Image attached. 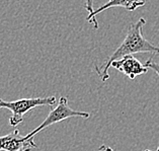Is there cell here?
Listing matches in <instances>:
<instances>
[{
    "label": "cell",
    "mask_w": 159,
    "mask_h": 151,
    "mask_svg": "<svg viewBox=\"0 0 159 151\" xmlns=\"http://www.w3.org/2000/svg\"><path fill=\"white\" fill-rule=\"evenodd\" d=\"M145 24L146 21L143 17L139 18L138 21L132 24L127 30V34L122 44L107 58V60L104 62L102 66L98 67V65H94L95 71L102 82H106L110 78L108 68L111 67V63L115 60L121 59L125 56H133L134 54L138 53L159 54V47L153 45L143 36V26L145 25Z\"/></svg>",
    "instance_id": "cell-1"
},
{
    "label": "cell",
    "mask_w": 159,
    "mask_h": 151,
    "mask_svg": "<svg viewBox=\"0 0 159 151\" xmlns=\"http://www.w3.org/2000/svg\"><path fill=\"white\" fill-rule=\"evenodd\" d=\"M57 99L55 96H46V98H20L13 102H6L0 98V109L9 110L12 115L9 118V124L12 127H16L24 121V116L30 111L37 107L49 106L53 107Z\"/></svg>",
    "instance_id": "cell-2"
},
{
    "label": "cell",
    "mask_w": 159,
    "mask_h": 151,
    "mask_svg": "<svg viewBox=\"0 0 159 151\" xmlns=\"http://www.w3.org/2000/svg\"><path fill=\"white\" fill-rule=\"evenodd\" d=\"M89 116L90 115H89V113H87V112H78V111L71 109L68 104V98H66V96H61L57 107L50 112V114L48 115V117L45 119V121L39 127H37L34 131H32V132L29 133L28 135H25V137L26 139H34V135L38 134L39 132H41L42 130H44L46 128L52 126L56 123L64 121L66 119L74 118V117L88 119Z\"/></svg>",
    "instance_id": "cell-3"
},
{
    "label": "cell",
    "mask_w": 159,
    "mask_h": 151,
    "mask_svg": "<svg viewBox=\"0 0 159 151\" xmlns=\"http://www.w3.org/2000/svg\"><path fill=\"white\" fill-rule=\"evenodd\" d=\"M111 66L117 69L118 71L122 72L124 75L129 77L131 80H134L137 76L146 74L148 72V68H146L144 64H142L137 58L132 55L115 60Z\"/></svg>",
    "instance_id": "cell-4"
},
{
    "label": "cell",
    "mask_w": 159,
    "mask_h": 151,
    "mask_svg": "<svg viewBox=\"0 0 159 151\" xmlns=\"http://www.w3.org/2000/svg\"><path fill=\"white\" fill-rule=\"evenodd\" d=\"M26 148H37L34 139H26L21 136L17 129L0 137V150L5 151H22Z\"/></svg>",
    "instance_id": "cell-5"
},
{
    "label": "cell",
    "mask_w": 159,
    "mask_h": 151,
    "mask_svg": "<svg viewBox=\"0 0 159 151\" xmlns=\"http://www.w3.org/2000/svg\"><path fill=\"white\" fill-rule=\"evenodd\" d=\"M146 4V0H108L104 5L100 6L99 8L96 10H93V12L88 14L86 17V21L92 24L94 29H98V19H96V15L99 14L102 11L107 10L108 8H114V7H123L126 10L134 11L139 7H142Z\"/></svg>",
    "instance_id": "cell-6"
},
{
    "label": "cell",
    "mask_w": 159,
    "mask_h": 151,
    "mask_svg": "<svg viewBox=\"0 0 159 151\" xmlns=\"http://www.w3.org/2000/svg\"><path fill=\"white\" fill-rule=\"evenodd\" d=\"M144 65H145L146 68L152 69V70L159 76V63H157V62H154L152 59H149V60L146 61V63Z\"/></svg>",
    "instance_id": "cell-7"
},
{
    "label": "cell",
    "mask_w": 159,
    "mask_h": 151,
    "mask_svg": "<svg viewBox=\"0 0 159 151\" xmlns=\"http://www.w3.org/2000/svg\"><path fill=\"white\" fill-rule=\"evenodd\" d=\"M85 8L88 11V14L93 12V0H85Z\"/></svg>",
    "instance_id": "cell-8"
},
{
    "label": "cell",
    "mask_w": 159,
    "mask_h": 151,
    "mask_svg": "<svg viewBox=\"0 0 159 151\" xmlns=\"http://www.w3.org/2000/svg\"><path fill=\"white\" fill-rule=\"evenodd\" d=\"M98 151H114V150H112V148H111V147H108L107 145H102L98 148Z\"/></svg>",
    "instance_id": "cell-9"
},
{
    "label": "cell",
    "mask_w": 159,
    "mask_h": 151,
    "mask_svg": "<svg viewBox=\"0 0 159 151\" xmlns=\"http://www.w3.org/2000/svg\"><path fill=\"white\" fill-rule=\"evenodd\" d=\"M22 151H32V148H26V149H24Z\"/></svg>",
    "instance_id": "cell-10"
},
{
    "label": "cell",
    "mask_w": 159,
    "mask_h": 151,
    "mask_svg": "<svg viewBox=\"0 0 159 151\" xmlns=\"http://www.w3.org/2000/svg\"><path fill=\"white\" fill-rule=\"evenodd\" d=\"M143 151H152V150H149V149H146V150H143Z\"/></svg>",
    "instance_id": "cell-11"
},
{
    "label": "cell",
    "mask_w": 159,
    "mask_h": 151,
    "mask_svg": "<svg viewBox=\"0 0 159 151\" xmlns=\"http://www.w3.org/2000/svg\"><path fill=\"white\" fill-rule=\"evenodd\" d=\"M157 151H159V147H158V148H157Z\"/></svg>",
    "instance_id": "cell-12"
}]
</instances>
